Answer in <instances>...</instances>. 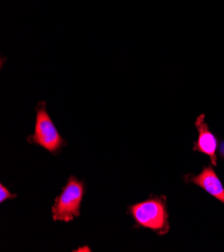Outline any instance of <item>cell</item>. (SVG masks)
<instances>
[{"mask_svg": "<svg viewBox=\"0 0 224 252\" xmlns=\"http://www.w3.org/2000/svg\"><path fill=\"white\" fill-rule=\"evenodd\" d=\"M129 212L138 227L150 228L159 235H164L169 230L165 197H150L144 202L132 205Z\"/></svg>", "mask_w": 224, "mask_h": 252, "instance_id": "6da1fadb", "label": "cell"}, {"mask_svg": "<svg viewBox=\"0 0 224 252\" xmlns=\"http://www.w3.org/2000/svg\"><path fill=\"white\" fill-rule=\"evenodd\" d=\"M84 193L85 187L83 182L71 176L61 195L55 201L52 208L53 219L55 221L69 222L80 216Z\"/></svg>", "mask_w": 224, "mask_h": 252, "instance_id": "7a4b0ae2", "label": "cell"}, {"mask_svg": "<svg viewBox=\"0 0 224 252\" xmlns=\"http://www.w3.org/2000/svg\"><path fill=\"white\" fill-rule=\"evenodd\" d=\"M30 141L55 154L62 148L64 140L59 134L53 120L46 111V103L40 102L36 107V123L34 135Z\"/></svg>", "mask_w": 224, "mask_h": 252, "instance_id": "3957f363", "label": "cell"}, {"mask_svg": "<svg viewBox=\"0 0 224 252\" xmlns=\"http://www.w3.org/2000/svg\"><path fill=\"white\" fill-rule=\"evenodd\" d=\"M205 116H199L195 122L196 129L198 131V140L195 143L194 150L198 152L203 153L210 157V160L213 165L217 164V156H216V149H217V140L216 137L209 130L207 124L204 121Z\"/></svg>", "mask_w": 224, "mask_h": 252, "instance_id": "277c9868", "label": "cell"}, {"mask_svg": "<svg viewBox=\"0 0 224 252\" xmlns=\"http://www.w3.org/2000/svg\"><path fill=\"white\" fill-rule=\"evenodd\" d=\"M189 181L203 188L206 192H208L210 195L218 199L220 202L224 204L223 185L211 167H205L200 174L190 177Z\"/></svg>", "mask_w": 224, "mask_h": 252, "instance_id": "5b68a950", "label": "cell"}, {"mask_svg": "<svg viewBox=\"0 0 224 252\" xmlns=\"http://www.w3.org/2000/svg\"><path fill=\"white\" fill-rule=\"evenodd\" d=\"M15 197H16L15 194L10 193L3 184H0V202L3 203L6 199H12Z\"/></svg>", "mask_w": 224, "mask_h": 252, "instance_id": "8992f818", "label": "cell"}, {"mask_svg": "<svg viewBox=\"0 0 224 252\" xmlns=\"http://www.w3.org/2000/svg\"><path fill=\"white\" fill-rule=\"evenodd\" d=\"M220 154L222 155V157H224V143H222L220 146Z\"/></svg>", "mask_w": 224, "mask_h": 252, "instance_id": "52a82bcc", "label": "cell"}]
</instances>
